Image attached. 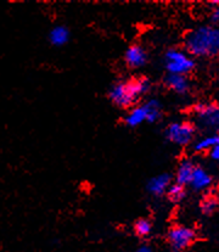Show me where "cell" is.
Returning a JSON list of instances; mask_svg holds the SVG:
<instances>
[{
  "mask_svg": "<svg viewBox=\"0 0 219 252\" xmlns=\"http://www.w3.org/2000/svg\"><path fill=\"white\" fill-rule=\"evenodd\" d=\"M185 48L191 55L200 58L219 55V28L212 26L195 28L185 37Z\"/></svg>",
  "mask_w": 219,
  "mask_h": 252,
  "instance_id": "cell-1",
  "label": "cell"
},
{
  "mask_svg": "<svg viewBox=\"0 0 219 252\" xmlns=\"http://www.w3.org/2000/svg\"><path fill=\"white\" fill-rule=\"evenodd\" d=\"M151 91V81L140 77V78L120 81L111 87L109 97L113 105L120 109H129L143 95Z\"/></svg>",
  "mask_w": 219,
  "mask_h": 252,
  "instance_id": "cell-2",
  "label": "cell"
},
{
  "mask_svg": "<svg viewBox=\"0 0 219 252\" xmlns=\"http://www.w3.org/2000/svg\"><path fill=\"white\" fill-rule=\"evenodd\" d=\"M164 67L168 74L185 76L195 67V63L187 53L178 49H171L164 54Z\"/></svg>",
  "mask_w": 219,
  "mask_h": 252,
  "instance_id": "cell-3",
  "label": "cell"
},
{
  "mask_svg": "<svg viewBox=\"0 0 219 252\" xmlns=\"http://www.w3.org/2000/svg\"><path fill=\"white\" fill-rule=\"evenodd\" d=\"M166 138L178 146H185L194 139L195 127L189 122H173L166 128Z\"/></svg>",
  "mask_w": 219,
  "mask_h": 252,
  "instance_id": "cell-4",
  "label": "cell"
},
{
  "mask_svg": "<svg viewBox=\"0 0 219 252\" xmlns=\"http://www.w3.org/2000/svg\"><path fill=\"white\" fill-rule=\"evenodd\" d=\"M197 123L207 129H219V105L198 104L194 109Z\"/></svg>",
  "mask_w": 219,
  "mask_h": 252,
  "instance_id": "cell-5",
  "label": "cell"
},
{
  "mask_svg": "<svg viewBox=\"0 0 219 252\" xmlns=\"http://www.w3.org/2000/svg\"><path fill=\"white\" fill-rule=\"evenodd\" d=\"M196 239L195 230L185 225H175L168 233V241L175 251L189 248Z\"/></svg>",
  "mask_w": 219,
  "mask_h": 252,
  "instance_id": "cell-6",
  "label": "cell"
},
{
  "mask_svg": "<svg viewBox=\"0 0 219 252\" xmlns=\"http://www.w3.org/2000/svg\"><path fill=\"white\" fill-rule=\"evenodd\" d=\"M125 61L129 68L138 69L144 67L149 61L148 51L139 44L130 45L125 53Z\"/></svg>",
  "mask_w": 219,
  "mask_h": 252,
  "instance_id": "cell-7",
  "label": "cell"
},
{
  "mask_svg": "<svg viewBox=\"0 0 219 252\" xmlns=\"http://www.w3.org/2000/svg\"><path fill=\"white\" fill-rule=\"evenodd\" d=\"M171 185L172 177L167 173H162L149 179L146 189L153 196H162L163 194H167V190Z\"/></svg>",
  "mask_w": 219,
  "mask_h": 252,
  "instance_id": "cell-8",
  "label": "cell"
},
{
  "mask_svg": "<svg viewBox=\"0 0 219 252\" xmlns=\"http://www.w3.org/2000/svg\"><path fill=\"white\" fill-rule=\"evenodd\" d=\"M144 122H149V111L145 102L138 105V106L131 107L130 111L125 117V123L130 128L139 127Z\"/></svg>",
  "mask_w": 219,
  "mask_h": 252,
  "instance_id": "cell-9",
  "label": "cell"
},
{
  "mask_svg": "<svg viewBox=\"0 0 219 252\" xmlns=\"http://www.w3.org/2000/svg\"><path fill=\"white\" fill-rule=\"evenodd\" d=\"M211 184H212V177L210 176V173L202 167H195L189 184L190 187L196 191H202V190L210 188Z\"/></svg>",
  "mask_w": 219,
  "mask_h": 252,
  "instance_id": "cell-10",
  "label": "cell"
},
{
  "mask_svg": "<svg viewBox=\"0 0 219 252\" xmlns=\"http://www.w3.org/2000/svg\"><path fill=\"white\" fill-rule=\"evenodd\" d=\"M164 84L167 88L177 94H187L190 88L189 79L187 78V76H182V74H168L164 78Z\"/></svg>",
  "mask_w": 219,
  "mask_h": 252,
  "instance_id": "cell-11",
  "label": "cell"
},
{
  "mask_svg": "<svg viewBox=\"0 0 219 252\" xmlns=\"http://www.w3.org/2000/svg\"><path fill=\"white\" fill-rule=\"evenodd\" d=\"M195 167L196 166H194V163L190 160H183L180 162L177 168V173H175V183L183 185V187L189 185Z\"/></svg>",
  "mask_w": 219,
  "mask_h": 252,
  "instance_id": "cell-12",
  "label": "cell"
},
{
  "mask_svg": "<svg viewBox=\"0 0 219 252\" xmlns=\"http://www.w3.org/2000/svg\"><path fill=\"white\" fill-rule=\"evenodd\" d=\"M69 31L66 26H55L49 32V42L54 46H63L69 42Z\"/></svg>",
  "mask_w": 219,
  "mask_h": 252,
  "instance_id": "cell-13",
  "label": "cell"
},
{
  "mask_svg": "<svg viewBox=\"0 0 219 252\" xmlns=\"http://www.w3.org/2000/svg\"><path fill=\"white\" fill-rule=\"evenodd\" d=\"M153 231V223L148 218H139L135 223H134V233L140 238H146Z\"/></svg>",
  "mask_w": 219,
  "mask_h": 252,
  "instance_id": "cell-14",
  "label": "cell"
},
{
  "mask_svg": "<svg viewBox=\"0 0 219 252\" xmlns=\"http://www.w3.org/2000/svg\"><path fill=\"white\" fill-rule=\"evenodd\" d=\"M216 144H217V135H207V137H203L200 140H197L195 143L194 149L195 151L202 153V151L211 150Z\"/></svg>",
  "mask_w": 219,
  "mask_h": 252,
  "instance_id": "cell-15",
  "label": "cell"
},
{
  "mask_svg": "<svg viewBox=\"0 0 219 252\" xmlns=\"http://www.w3.org/2000/svg\"><path fill=\"white\" fill-rule=\"evenodd\" d=\"M167 195H168V197L171 201H173V202L182 201V200L185 197V195H187L185 187H183V185H180L178 183L172 184L171 187L168 188V190H167Z\"/></svg>",
  "mask_w": 219,
  "mask_h": 252,
  "instance_id": "cell-16",
  "label": "cell"
},
{
  "mask_svg": "<svg viewBox=\"0 0 219 252\" xmlns=\"http://www.w3.org/2000/svg\"><path fill=\"white\" fill-rule=\"evenodd\" d=\"M201 211L203 215H212L218 207V200L213 196H207L201 201Z\"/></svg>",
  "mask_w": 219,
  "mask_h": 252,
  "instance_id": "cell-17",
  "label": "cell"
},
{
  "mask_svg": "<svg viewBox=\"0 0 219 252\" xmlns=\"http://www.w3.org/2000/svg\"><path fill=\"white\" fill-rule=\"evenodd\" d=\"M210 155L211 158H213L215 161L219 162V144H216L212 149L210 150Z\"/></svg>",
  "mask_w": 219,
  "mask_h": 252,
  "instance_id": "cell-18",
  "label": "cell"
},
{
  "mask_svg": "<svg viewBox=\"0 0 219 252\" xmlns=\"http://www.w3.org/2000/svg\"><path fill=\"white\" fill-rule=\"evenodd\" d=\"M211 21L213 23L219 22V2L217 4V6L212 10V14H211Z\"/></svg>",
  "mask_w": 219,
  "mask_h": 252,
  "instance_id": "cell-19",
  "label": "cell"
},
{
  "mask_svg": "<svg viewBox=\"0 0 219 252\" xmlns=\"http://www.w3.org/2000/svg\"><path fill=\"white\" fill-rule=\"evenodd\" d=\"M135 252H153V250H151L150 246L143 245V246H140V248H139Z\"/></svg>",
  "mask_w": 219,
  "mask_h": 252,
  "instance_id": "cell-20",
  "label": "cell"
},
{
  "mask_svg": "<svg viewBox=\"0 0 219 252\" xmlns=\"http://www.w3.org/2000/svg\"><path fill=\"white\" fill-rule=\"evenodd\" d=\"M217 144H219V133H218V135H217Z\"/></svg>",
  "mask_w": 219,
  "mask_h": 252,
  "instance_id": "cell-21",
  "label": "cell"
}]
</instances>
